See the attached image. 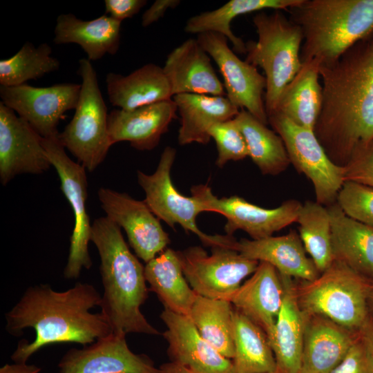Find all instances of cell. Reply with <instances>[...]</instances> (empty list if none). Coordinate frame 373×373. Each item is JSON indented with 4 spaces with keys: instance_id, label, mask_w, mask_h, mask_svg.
<instances>
[{
    "instance_id": "1",
    "label": "cell",
    "mask_w": 373,
    "mask_h": 373,
    "mask_svg": "<svg viewBox=\"0 0 373 373\" xmlns=\"http://www.w3.org/2000/svg\"><path fill=\"white\" fill-rule=\"evenodd\" d=\"M319 73L323 103L314 133L343 167L356 148L373 140V31Z\"/></svg>"
},
{
    "instance_id": "2",
    "label": "cell",
    "mask_w": 373,
    "mask_h": 373,
    "mask_svg": "<svg viewBox=\"0 0 373 373\" xmlns=\"http://www.w3.org/2000/svg\"><path fill=\"white\" fill-rule=\"evenodd\" d=\"M102 296L88 283H77L57 291L48 285L29 287L17 304L6 314L7 332L14 336L32 328L35 339L19 341L11 356L14 363H25L44 346L75 343L83 347L112 334L101 313L90 310L101 304Z\"/></svg>"
},
{
    "instance_id": "3",
    "label": "cell",
    "mask_w": 373,
    "mask_h": 373,
    "mask_svg": "<svg viewBox=\"0 0 373 373\" xmlns=\"http://www.w3.org/2000/svg\"><path fill=\"white\" fill-rule=\"evenodd\" d=\"M90 240L100 257L104 287L100 313L112 333L160 334L140 310L149 291L144 267L129 249L121 228L106 216L97 218L92 224Z\"/></svg>"
},
{
    "instance_id": "4",
    "label": "cell",
    "mask_w": 373,
    "mask_h": 373,
    "mask_svg": "<svg viewBox=\"0 0 373 373\" xmlns=\"http://www.w3.org/2000/svg\"><path fill=\"white\" fill-rule=\"evenodd\" d=\"M303 36L302 63H334L373 31V0H301L287 10Z\"/></svg>"
},
{
    "instance_id": "5",
    "label": "cell",
    "mask_w": 373,
    "mask_h": 373,
    "mask_svg": "<svg viewBox=\"0 0 373 373\" xmlns=\"http://www.w3.org/2000/svg\"><path fill=\"white\" fill-rule=\"evenodd\" d=\"M258 40L246 44L245 61L261 68L267 82L265 105L268 115L276 108L285 87L300 70L303 36L299 26L281 12H260L253 17Z\"/></svg>"
},
{
    "instance_id": "6",
    "label": "cell",
    "mask_w": 373,
    "mask_h": 373,
    "mask_svg": "<svg viewBox=\"0 0 373 373\" xmlns=\"http://www.w3.org/2000/svg\"><path fill=\"white\" fill-rule=\"evenodd\" d=\"M370 280L334 260L311 281L296 283L303 312L321 316L358 333L367 321Z\"/></svg>"
},
{
    "instance_id": "7",
    "label": "cell",
    "mask_w": 373,
    "mask_h": 373,
    "mask_svg": "<svg viewBox=\"0 0 373 373\" xmlns=\"http://www.w3.org/2000/svg\"><path fill=\"white\" fill-rule=\"evenodd\" d=\"M81 90L75 114L59 137L85 169L93 171L106 158L110 147L108 113L96 71L87 58L79 61Z\"/></svg>"
},
{
    "instance_id": "8",
    "label": "cell",
    "mask_w": 373,
    "mask_h": 373,
    "mask_svg": "<svg viewBox=\"0 0 373 373\" xmlns=\"http://www.w3.org/2000/svg\"><path fill=\"white\" fill-rule=\"evenodd\" d=\"M175 155L176 150L166 146L153 173L137 171V182L145 193L144 201L160 220L172 228L180 224L186 232L195 233L204 246L229 247L231 236L207 235L198 227V216L206 211L199 200L181 194L173 185L171 171Z\"/></svg>"
},
{
    "instance_id": "9",
    "label": "cell",
    "mask_w": 373,
    "mask_h": 373,
    "mask_svg": "<svg viewBox=\"0 0 373 373\" xmlns=\"http://www.w3.org/2000/svg\"><path fill=\"white\" fill-rule=\"evenodd\" d=\"M177 252L184 275L193 291L213 299L231 301L242 281L259 265L258 261L224 247H211V254L199 246Z\"/></svg>"
},
{
    "instance_id": "10",
    "label": "cell",
    "mask_w": 373,
    "mask_h": 373,
    "mask_svg": "<svg viewBox=\"0 0 373 373\" xmlns=\"http://www.w3.org/2000/svg\"><path fill=\"white\" fill-rule=\"evenodd\" d=\"M268 124L282 138L290 163L312 182L316 201L327 207L335 203L345 182L344 169L329 158L314 131L277 113L268 115Z\"/></svg>"
},
{
    "instance_id": "11",
    "label": "cell",
    "mask_w": 373,
    "mask_h": 373,
    "mask_svg": "<svg viewBox=\"0 0 373 373\" xmlns=\"http://www.w3.org/2000/svg\"><path fill=\"white\" fill-rule=\"evenodd\" d=\"M59 134L43 138V146L51 165L59 177L61 191L70 203L75 216L68 261L64 269V276L73 279L79 276L83 268L89 269L92 266L88 252L92 224L86 211L88 182L86 169L68 156Z\"/></svg>"
},
{
    "instance_id": "12",
    "label": "cell",
    "mask_w": 373,
    "mask_h": 373,
    "mask_svg": "<svg viewBox=\"0 0 373 373\" xmlns=\"http://www.w3.org/2000/svg\"><path fill=\"white\" fill-rule=\"evenodd\" d=\"M191 192V196L203 204L205 211L226 218L227 235L232 236L236 231L242 230L252 240L272 236L274 233L296 222L303 204L296 200H288L278 207L266 209L238 195L219 198L207 184L194 185Z\"/></svg>"
},
{
    "instance_id": "13",
    "label": "cell",
    "mask_w": 373,
    "mask_h": 373,
    "mask_svg": "<svg viewBox=\"0 0 373 373\" xmlns=\"http://www.w3.org/2000/svg\"><path fill=\"white\" fill-rule=\"evenodd\" d=\"M217 64L224 80L226 97L238 108L245 109L265 125L268 124L264 90L265 77L257 67L241 60L228 46V39L219 33L207 32L196 39Z\"/></svg>"
},
{
    "instance_id": "14",
    "label": "cell",
    "mask_w": 373,
    "mask_h": 373,
    "mask_svg": "<svg viewBox=\"0 0 373 373\" xmlns=\"http://www.w3.org/2000/svg\"><path fill=\"white\" fill-rule=\"evenodd\" d=\"M81 84L63 83L47 87L27 84L0 86L6 106L26 120L43 138L58 135L57 126L64 114L75 109Z\"/></svg>"
},
{
    "instance_id": "15",
    "label": "cell",
    "mask_w": 373,
    "mask_h": 373,
    "mask_svg": "<svg viewBox=\"0 0 373 373\" xmlns=\"http://www.w3.org/2000/svg\"><path fill=\"white\" fill-rule=\"evenodd\" d=\"M97 195L106 217L125 230L138 258L146 263L167 248L169 234L144 201L104 187Z\"/></svg>"
},
{
    "instance_id": "16",
    "label": "cell",
    "mask_w": 373,
    "mask_h": 373,
    "mask_svg": "<svg viewBox=\"0 0 373 373\" xmlns=\"http://www.w3.org/2000/svg\"><path fill=\"white\" fill-rule=\"evenodd\" d=\"M51 163L43 137L23 119L0 102V181L6 185L22 173L40 174Z\"/></svg>"
},
{
    "instance_id": "17",
    "label": "cell",
    "mask_w": 373,
    "mask_h": 373,
    "mask_svg": "<svg viewBox=\"0 0 373 373\" xmlns=\"http://www.w3.org/2000/svg\"><path fill=\"white\" fill-rule=\"evenodd\" d=\"M58 367L59 373H162L148 356L130 350L126 336L113 333L81 349H70Z\"/></svg>"
},
{
    "instance_id": "18",
    "label": "cell",
    "mask_w": 373,
    "mask_h": 373,
    "mask_svg": "<svg viewBox=\"0 0 373 373\" xmlns=\"http://www.w3.org/2000/svg\"><path fill=\"white\" fill-rule=\"evenodd\" d=\"M160 318L166 327L162 335L171 362L197 373H234L232 359L210 345L188 316L164 309Z\"/></svg>"
},
{
    "instance_id": "19",
    "label": "cell",
    "mask_w": 373,
    "mask_h": 373,
    "mask_svg": "<svg viewBox=\"0 0 373 373\" xmlns=\"http://www.w3.org/2000/svg\"><path fill=\"white\" fill-rule=\"evenodd\" d=\"M177 112L173 99L133 110L114 108L107 120L110 141L112 144L126 141L137 150H152L178 117Z\"/></svg>"
},
{
    "instance_id": "20",
    "label": "cell",
    "mask_w": 373,
    "mask_h": 373,
    "mask_svg": "<svg viewBox=\"0 0 373 373\" xmlns=\"http://www.w3.org/2000/svg\"><path fill=\"white\" fill-rule=\"evenodd\" d=\"M284 295L285 287L278 271L271 265L259 262L256 271L240 285L230 302L259 326L269 339Z\"/></svg>"
},
{
    "instance_id": "21",
    "label": "cell",
    "mask_w": 373,
    "mask_h": 373,
    "mask_svg": "<svg viewBox=\"0 0 373 373\" xmlns=\"http://www.w3.org/2000/svg\"><path fill=\"white\" fill-rule=\"evenodd\" d=\"M163 70L173 97L182 93L226 96L210 57L197 39H189L167 56Z\"/></svg>"
},
{
    "instance_id": "22",
    "label": "cell",
    "mask_w": 373,
    "mask_h": 373,
    "mask_svg": "<svg viewBox=\"0 0 373 373\" xmlns=\"http://www.w3.org/2000/svg\"><path fill=\"white\" fill-rule=\"evenodd\" d=\"M305 316L300 373H329L345 357L359 332L321 316Z\"/></svg>"
},
{
    "instance_id": "23",
    "label": "cell",
    "mask_w": 373,
    "mask_h": 373,
    "mask_svg": "<svg viewBox=\"0 0 373 373\" xmlns=\"http://www.w3.org/2000/svg\"><path fill=\"white\" fill-rule=\"evenodd\" d=\"M232 249L245 258L271 265L282 276L311 281L320 274L294 230L281 236L236 240Z\"/></svg>"
},
{
    "instance_id": "24",
    "label": "cell",
    "mask_w": 373,
    "mask_h": 373,
    "mask_svg": "<svg viewBox=\"0 0 373 373\" xmlns=\"http://www.w3.org/2000/svg\"><path fill=\"white\" fill-rule=\"evenodd\" d=\"M280 277L285 287L284 299L269 341L277 370L281 373H300L305 316L297 300L296 283L292 278Z\"/></svg>"
},
{
    "instance_id": "25",
    "label": "cell",
    "mask_w": 373,
    "mask_h": 373,
    "mask_svg": "<svg viewBox=\"0 0 373 373\" xmlns=\"http://www.w3.org/2000/svg\"><path fill=\"white\" fill-rule=\"evenodd\" d=\"M180 115L178 143L207 144L209 128L215 124L233 119L240 112L225 96L182 93L172 97Z\"/></svg>"
},
{
    "instance_id": "26",
    "label": "cell",
    "mask_w": 373,
    "mask_h": 373,
    "mask_svg": "<svg viewBox=\"0 0 373 373\" xmlns=\"http://www.w3.org/2000/svg\"><path fill=\"white\" fill-rule=\"evenodd\" d=\"M106 84L111 104L123 110H133L173 97L163 68L152 63L127 75L109 73Z\"/></svg>"
},
{
    "instance_id": "27",
    "label": "cell",
    "mask_w": 373,
    "mask_h": 373,
    "mask_svg": "<svg viewBox=\"0 0 373 373\" xmlns=\"http://www.w3.org/2000/svg\"><path fill=\"white\" fill-rule=\"evenodd\" d=\"M334 259L373 278V227L348 217L336 202L328 207Z\"/></svg>"
},
{
    "instance_id": "28",
    "label": "cell",
    "mask_w": 373,
    "mask_h": 373,
    "mask_svg": "<svg viewBox=\"0 0 373 373\" xmlns=\"http://www.w3.org/2000/svg\"><path fill=\"white\" fill-rule=\"evenodd\" d=\"M121 23L106 13L88 21L72 13L61 14L56 19L54 42L77 44L86 52L88 60L95 61L106 54L115 55L117 52Z\"/></svg>"
},
{
    "instance_id": "29",
    "label": "cell",
    "mask_w": 373,
    "mask_h": 373,
    "mask_svg": "<svg viewBox=\"0 0 373 373\" xmlns=\"http://www.w3.org/2000/svg\"><path fill=\"white\" fill-rule=\"evenodd\" d=\"M319 68L316 59L303 63L300 70L282 91L273 113H280L294 124L314 131L323 103Z\"/></svg>"
},
{
    "instance_id": "30",
    "label": "cell",
    "mask_w": 373,
    "mask_h": 373,
    "mask_svg": "<svg viewBox=\"0 0 373 373\" xmlns=\"http://www.w3.org/2000/svg\"><path fill=\"white\" fill-rule=\"evenodd\" d=\"M144 274L165 309L189 316L198 294L184 275L177 251L165 249L146 262Z\"/></svg>"
},
{
    "instance_id": "31",
    "label": "cell",
    "mask_w": 373,
    "mask_h": 373,
    "mask_svg": "<svg viewBox=\"0 0 373 373\" xmlns=\"http://www.w3.org/2000/svg\"><path fill=\"white\" fill-rule=\"evenodd\" d=\"M301 0H231L221 7L191 17L186 23V32L199 35L213 32L225 36L238 53H246V44L236 36L231 23L236 17L263 9L285 10L298 4Z\"/></svg>"
},
{
    "instance_id": "32",
    "label": "cell",
    "mask_w": 373,
    "mask_h": 373,
    "mask_svg": "<svg viewBox=\"0 0 373 373\" xmlns=\"http://www.w3.org/2000/svg\"><path fill=\"white\" fill-rule=\"evenodd\" d=\"M234 373H269L277 370L265 332L241 312L233 311Z\"/></svg>"
},
{
    "instance_id": "33",
    "label": "cell",
    "mask_w": 373,
    "mask_h": 373,
    "mask_svg": "<svg viewBox=\"0 0 373 373\" xmlns=\"http://www.w3.org/2000/svg\"><path fill=\"white\" fill-rule=\"evenodd\" d=\"M245 140L248 157L263 175H277L291 164L282 138L245 109L233 118Z\"/></svg>"
},
{
    "instance_id": "34",
    "label": "cell",
    "mask_w": 373,
    "mask_h": 373,
    "mask_svg": "<svg viewBox=\"0 0 373 373\" xmlns=\"http://www.w3.org/2000/svg\"><path fill=\"white\" fill-rule=\"evenodd\" d=\"M233 311L229 300L198 295L189 316L200 335L230 359L234 356Z\"/></svg>"
},
{
    "instance_id": "35",
    "label": "cell",
    "mask_w": 373,
    "mask_h": 373,
    "mask_svg": "<svg viewBox=\"0 0 373 373\" xmlns=\"http://www.w3.org/2000/svg\"><path fill=\"white\" fill-rule=\"evenodd\" d=\"M296 222L306 252L321 274L334 261L332 246L331 221L327 207L316 201L302 204Z\"/></svg>"
},
{
    "instance_id": "36",
    "label": "cell",
    "mask_w": 373,
    "mask_h": 373,
    "mask_svg": "<svg viewBox=\"0 0 373 373\" xmlns=\"http://www.w3.org/2000/svg\"><path fill=\"white\" fill-rule=\"evenodd\" d=\"M47 43L38 46L26 42L12 57L0 61V84L13 86L24 84L59 70V61L51 55Z\"/></svg>"
},
{
    "instance_id": "37",
    "label": "cell",
    "mask_w": 373,
    "mask_h": 373,
    "mask_svg": "<svg viewBox=\"0 0 373 373\" xmlns=\"http://www.w3.org/2000/svg\"><path fill=\"white\" fill-rule=\"evenodd\" d=\"M336 202L348 217L373 227L372 187L345 181Z\"/></svg>"
},
{
    "instance_id": "38",
    "label": "cell",
    "mask_w": 373,
    "mask_h": 373,
    "mask_svg": "<svg viewBox=\"0 0 373 373\" xmlns=\"http://www.w3.org/2000/svg\"><path fill=\"white\" fill-rule=\"evenodd\" d=\"M209 134L217 146L216 164L218 167H223L229 161L248 157L245 140L233 119L215 124L209 128Z\"/></svg>"
},
{
    "instance_id": "39",
    "label": "cell",
    "mask_w": 373,
    "mask_h": 373,
    "mask_svg": "<svg viewBox=\"0 0 373 373\" xmlns=\"http://www.w3.org/2000/svg\"><path fill=\"white\" fill-rule=\"evenodd\" d=\"M343 169L345 182L373 188V140L356 148Z\"/></svg>"
},
{
    "instance_id": "40",
    "label": "cell",
    "mask_w": 373,
    "mask_h": 373,
    "mask_svg": "<svg viewBox=\"0 0 373 373\" xmlns=\"http://www.w3.org/2000/svg\"><path fill=\"white\" fill-rule=\"evenodd\" d=\"M329 373H370L359 334L345 357Z\"/></svg>"
},
{
    "instance_id": "41",
    "label": "cell",
    "mask_w": 373,
    "mask_h": 373,
    "mask_svg": "<svg viewBox=\"0 0 373 373\" xmlns=\"http://www.w3.org/2000/svg\"><path fill=\"white\" fill-rule=\"evenodd\" d=\"M147 1L146 0H106V14L111 17L122 21L137 15Z\"/></svg>"
},
{
    "instance_id": "42",
    "label": "cell",
    "mask_w": 373,
    "mask_h": 373,
    "mask_svg": "<svg viewBox=\"0 0 373 373\" xmlns=\"http://www.w3.org/2000/svg\"><path fill=\"white\" fill-rule=\"evenodd\" d=\"M180 3L179 0H156L142 15V26H149L164 16L169 8H175Z\"/></svg>"
},
{
    "instance_id": "43",
    "label": "cell",
    "mask_w": 373,
    "mask_h": 373,
    "mask_svg": "<svg viewBox=\"0 0 373 373\" xmlns=\"http://www.w3.org/2000/svg\"><path fill=\"white\" fill-rule=\"evenodd\" d=\"M359 337L365 350L369 372L373 373V316L370 315L359 332Z\"/></svg>"
},
{
    "instance_id": "44",
    "label": "cell",
    "mask_w": 373,
    "mask_h": 373,
    "mask_svg": "<svg viewBox=\"0 0 373 373\" xmlns=\"http://www.w3.org/2000/svg\"><path fill=\"white\" fill-rule=\"evenodd\" d=\"M40 371V367L26 363L6 364L0 368V373H39Z\"/></svg>"
},
{
    "instance_id": "45",
    "label": "cell",
    "mask_w": 373,
    "mask_h": 373,
    "mask_svg": "<svg viewBox=\"0 0 373 373\" xmlns=\"http://www.w3.org/2000/svg\"><path fill=\"white\" fill-rule=\"evenodd\" d=\"M159 368L162 373H197L185 366L171 361L162 364Z\"/></svg>"
},
{
    "instance_id": "46",
    "label": "cell",
    "mask_w": 373,
    "mask_h": 373,
    "mask_svg": "<svg viewBox=\"0 0 373 373\" xmlns=\"http://www.w3.org/2000/svg\"><path fill=\"white\" fill-rule=\"evenodd\" d=\"M371 307L373 309V278L370 280V288L369 294V307Z\"/></svg>"
},
{
    "instance_id": "47",
    "label": "cell",
    "mask_w": 373,
    "mask_h": 373,
    "mask_svg": "<svg viewBox=\"0 0 373 373\" xmlns=\"http://www.w3.org/2000/svg\"><path fill=\"white\" fill-rule=\"evenodd\" d=\"M269 373H281V372H279L278 370H276L275 372H269Z\"/></svg>"
}]
</instances>
